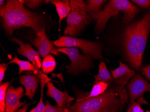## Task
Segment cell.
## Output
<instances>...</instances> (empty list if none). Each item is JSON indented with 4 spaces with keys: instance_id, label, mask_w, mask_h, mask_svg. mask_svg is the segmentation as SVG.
<instances>
[{
    "instance_id": "15",
    "label": "cell",
    "mask_w": 150,
    "mask_h": 112,
    "mask_svg": "<svg viewBox=\"0 0 150 112\" xmlns=\"http://www.w3.org/2000/svg\"><path fill=\"white\" fill-rule=\"evenodd\" d=\"M45 3H50L55 6L56 11L59 17V29L61 27V23L64 18L68 16L71 11L69 1L68 0H52L45 1Z\"/></svg>"
},
{
    "instance_id": "22",
    "label": "cell",
    "mask_w": 150,
    "mask_h": 112,
    "mask_svg": "<svg viewBox=\"0 0 150 112\" xmlns=\"http://www.w3.org/2000/svg\"><path fill=\"white\" fill-rule=\"evenodd\" d=\"M43 91L44 90H41L40 99L37 106L29 112H45L46 106L43 102Z\"/></svg>"
},
{
    "instance_id": "9",
    "label": "cell",
    "mask_w": 150,
    "mask_h": 112,
    "mask_svg": "<svg viewBox=\"0 0 150 112\" xmlns=\"http://www.w3.org/2000/svg\"><path fill=\"white\" fill-rule=\"evenodd\" d=\"M24 96V89L22 87L15 88L10 86L7 90L6 97L5 112H16L25 104L26 101L20 102V99Z\"/></svg>"
},
{
    "instance_id": "28",
    "label": "cell",
    "mask_w": 150,
    "mask_h": 112,
    "mask_svg": "<svg viewBox=\"0 0 150 112\" xmlns=\"http://www.w3.org/2000/svg\"><path fill=\"white\" fill-rule=\"evenodd\" d=\"M8 65V64L5 63H1L0 64V82H1L4 79L5 73L6 71Z\"/></svg>"
},
{
    "instance_id": "10",
    "label": "cell",
    "mask_w": 150,
    "mask_h": 112,
    "mask_svg": "<svg viewBox=\"0 0 150 112\" xmlns=\"http://www.w3.org/2000/svg\"><path fill=\"white\" fill-rule=\"evenodd\" d=\"M36 38L33 40V44L37 48L40 57L44 58L47 55H58L59 52L56 50L57 48L54 46L52 42L47 37L45 33V27L43 28L41 31L36 33Z\"/></svg>"
},
{
    "instance_id": "8",
    "label": "cell",
    "mask_w": 150,
    "mask_h": 112,
    "mask_svg": "<svg viewBox=\"0 0 150 112\" xmlns=\"http://www.w3.org/2000/svg\"><path fill=\"white\" fill-rule=\"evenodd\" d=\"M129 97L131 101L139 99L146 92H150V83L140 75H135L127 86Z\"/></svg>"
},
{
    "instance_id": "4",
    "label": "cell",
    "mask_w": 150,
    "mask_h": 112,
    "mask_svg": "<svg viewBox=\"0 0 150 112\" xmlns=\"http://www.w3.org/2000/svg\"><path fill=\"white\" fill-rule=\"evenodd\" d=\"M140 10L131 1L128 0H111L104 8L92 17L95 21V31L99 33L104 30L109 19L118 16L120 12L123 13L122 21L128 23L131 21Z\"/></svg>"
},
{
    "instance_id": "27",
    "label": "cell",
    "mask_w": 150,
    "mask_h": 112,
    "mask_svg": "<svg viewBox=\"0 0 150 112\" xmlns=\"http://www.w3.org/2000/svg\"><path fill=\"white\" fill-rule=\"evenodd\" d=\"M52 81V80L49 78L48 76L44 73H42L40 76V87L41 90H44L46 84Z\"/></svg>"
},
{
    "instance_id": "18",
    "label": "cell",
    "mask_w": 150,
    "mask_h": 112,
    "mask_svg": "<svg viewBox=\"0 0 150 112\" xmlns=\"http://www.w3.org/2000/svg\"><path fill=\"white\" fill-rule=\"evenodd\" d=\"M107 1L105 0H89L86 2V12L88 15L92 17L101 11L103 4Z\"/></svg>"
},
{
    "instance_id": "11",
    "label": "cell",
    "mask_w": 150,
    "mask_h": 112,
    "mask_svg": "<svg viewBox=\"0 0 150 112\" xmlns=\"http://www.w3.org/2000/svg\"><path fill=\"white\" fill-rule=\"evenodd\" d=\"M10 40L19 44L20 46L18 48V53L28 59L38 71H40L42 60L39 52L34 50L29 44H24L22 40L16 38L12 37Z\"/></svg>"
},
{
    "instance_id": "13",
    "label": "cell",
    "mask_w": 150,
    "mask_h": 112,
    "mask_svg": "<svg viewBox=\"0 0 150 112\" xmlns=\"http://www.w3.org/2000/svg\"><path fill=\"white\" fill-rule=\"evenodd\" d=\"M47 96L53 98L59 107L65 108L71 104L72 101L75 100L74 98L71 97L67 92H62L56 88L51 82H50L47 85Z\"/></svg>"
},
{
    "instance_id": "2",
    "label": "cell",
    "mask_w": 150,
    "mask_h": 112,
    "mask_svg": "<svg viewBox=\"0 0 150 112\" xmlns=\"http://www.w3.org/2000/svg\"><path fill=\"white\" fill-rule=\"evenodd\" d=\"M150 32V11L138 21L128 26L124 32L123 43L126 60L131 67L139 70Z\"/></svg>"
},
{
    "instance_id": "6",
    "label": "cell",
    "mask_w": 150,
    "mask_h": 112,
    "mask_svg": "<svg viewBox=\"0 0 150 112\" xmlns=\"http://www.w3.org/2000/svg\"><path fill=\"white\" fill-rule=\"evenodd\" d=\"M59 48H75L81 49L85 54L91 56L94 59H103V46L99 42L69 36H63L52 42Z\"/></svg>"
},
{
    "instance_id": "3",
    "label": "cell",
    "mask_w": 150,
    "mask_h": 112,
    "mask_svg": "<svg viewBox=\"0 0 150 112\" xmlns=\"http://www.w3.org/2000/svg\"><path fill=\"white\" fill-rule=\"evenodd\" d=\"M0 16L3 29L9 36L20 28L30 27L38 33L45 27L42 18L27 9L23 0L7 1L0 7Z\"/></svg>"
},
{
    "instance_id": "5",
    "label": "cell",
    "mask_w": 150,
    "mask_h": 112,
    "mask_svg": "<svg viewBox=\"0 0 150 112\" xmlns=\"http://www.w3.org/2000/svg\"><path fill=\"white\" fill-rule=\"evenodd\" d=\"M69 2L71 11L67 16V25L64 34L74 37L79 36L92 18L87 13L86 2L84 1L71 0Z\"/></svg>"
},
{
    "instance_id": "25",
    "label": "cell",
    "mask_w": 150,
    "mask_h": 112,
    "mask_svg": "<svg viewBox=\"0 0 150 112\" xmlns=\"http://www.w3.org/2000/svg\"><path fill=\"white\" fill-rule=\"evenodd\" d=\"M46 110L45 112H63L64 108L59 107L58 106H52L48 101L45 103Z\"/></svg>"
},
{
    "instance_id": "16",
    "label": "cell",
    "mask_w": 150,
    "mask_h": 112,
    "mask_svg": "<svg viewBox=\"0 0 150 112\" xmlns=\"http://www.w3.org/2000/svg\"><path fill=\"white\" fill-rule=\"evenodd\" d=\"M94 81L93 84L99 82H105L108 84L113 83L114 80L112 75L109 72L106 67V64L103 61H101L99 65L98 74L96 75H94Z\"/></svg>"
},
{
    "instance_id": "14",
    "label": "cell",
    "mask_w": 150,
    "mask_h": 112,
    "mask_svg": "<svg viewBox=\"0 0 150 112\" xmlns=\"http://www.w3.org/2000/svg\"><path fill=\"white\" fill-rule=\"evenodd\" d=\"M119 66L114 70H110L115 85L125 86L129 80L135 75V72L125 64L120 61Z\"/></svg>"
},
{
    "instance_id": "17",
    "label": "cell",
    "mask_w": 150,
    "mask_h": 112,
    "mask_svg": "<svg viewBox=\"0 0 150 112\" xmlns=\"http://www.w3.org/2000/svg\"><path fill=\"white\" fill-rule=\"evenodd\" d=\"M16 64L19 66V69L18 74H21L23 71H33L36 74H40L42 73V71H38L36 69L35 66L31 63V62L21 60L18 58L16 56H15V58L8 62L9 64Z\"/></svg>"
},
{
    "instance_id": "29",
    "label": "cell",
    "mask_w": 150,
    "mask_h": 112,
    "mask_svg": "<svg viewBox=\"0 0 150 112\" xmlns=\"http://www.w3.org/2000/svg\"><path fill=\"white\" fill-rule=\"evenodd\" d=\"M142 72L145 76L150 80V65L145 66L142 69Z\"/></svg>"
},
{
    "instance_id": "7",
    "label": "cell",
    "mask_w": 150,
    "mask_h": 112,
    "mask_svg": "<svg viewBox=\"0 0 150 112\" xmlns=\"http://www.w3.org/2000/svg\"><path fill=\"white\" fill-rule=\"evenodd\" d=\"M56 50L59 53L65 54L69 58V65L65 66L67 71L72 75H78L93 67V58L91 56L80 54L79 49L59 48H57Z\"/></svg>"
},
{
    "instance_id": "21",
    "label": "cell",
    "mask_w": 150,
    "mask_h": 112,
    "mask_svg": "<svg viewBox=\"0 0 150 112\" xmlns=\"http://www.w3.org/2000/svg\"><path fill=\"white\" fill-rule=\"evenodd\" d=\"M1 83L0 85V112H5L6 108V97L7 90L12 81Z\"/></svg>"
},
{
    "instance_id": "23",
    "label": "cell",
    "mask_w": 150,
    "mask_h": 112,
    "mask_svg": "<svg viewBox=\"0 0 150 112\" xmlns=\"http://www.w3.org/2000/svg\"><path fill=\"white\" fill-rule=\"evenodd\" d=\"M43 1L42 0H25L24 4L32 9H36L42 6Z\"/></svg>"
},
{
    "instance_id": "12",
    "label": "cell",
    "mask_w": 150,
    "mask_h": 112,
    "mask_svg": "<svg viewBox=\"0 0 150 112\" xmlns=\"http://www.w3.org/2000/svg\"><path fill=\"white\" fill-rule=\"evenodd\" d=\"M42 73L36 74L33 71H27L26 74L21 75L19 78V82L25 87V95L31 100L35 95L36 90L40 82V76Z\"/></svg>"
},
{
    "instance_id": "31",
    "label": "cell",
    "mask_w": 150,
    "mask_h": 112,
    "mask_svg": "<svg viewBox=\"0 0 150 112\" xmlns=\"http://www.w3.org/2000/svg\"><path fill=\"white\" fill-rule=\"evenodd\" d=\"M63 112H72L71 111L69 110V108H67V107L65 108H64V111Z\"/></svg>"
},
{
    "instance_id": "1",
    "label": "cell",
    "mask_w": 150,
    "mask_h": 112,
    "mask_svg": "<svg viewBox=\"0 0 150 112\" xmlns=\"http://www.w3.org/2000/svg\"><path fill=\"white\" fill-rule=\"evenodd\" d=\"M124 86L110 84L104 93L88 98L82 94L73 104L67 107L72 112H121L129 102Z\"/></svg>"
},
{
    "instance_id": "24",
    "label": "cell",
    "mask_w": 150,
    "mask_h": 112,
    "mask_svg": "<svg viewBox=\"0 0 150 112\" xmlns=\"http://www.w3.org/2000/svg\"><path fill=\"white\" fill-rule=\"evenodd\" d=\"M127 111V112H144L141 107L139 104L133 101H131Z\"/></svg>"
},
{
    "instance_id": "20",
    "label": "cell",
    "mask_w": 150,
    "mask_h": 112,
    "mask_svg": "<svg viewBox=\"0 0 150 112\" xmlns=\"http://www.w3.org/2000/svg\"><path fill=\"white\" fill-rule=\"evenodd\" d=\"M110 85L102 82H97L93 85L91 91L90 92L86 93L85 95L88 98L97 97L104 93L108 88Z\"/></svg>"
},
{
    "instance_id": "26",
    "label": "cell",
    "mask_w": 150,
    "mask_h": 112,
    "mask_svg": "<svg viewBox=\"0 0 150 112\" xmlns=\"http://www.w3.org/2000/svg\"><path fill=\"white\" fill-rule=\"evenodd\" d=\"M131 1L144 9H147L150 6V0H133Z\"/></svg>"
},
{
    "instance_id": "32",
    "label": "cell",
    "mask_w": 150,
    "mask_h": 112,
    "mask_svg": "<svg viewBox=\"0 0 150 112\" xmlns=\"http://www.w3.org/2000/svg\"><path fill=\"white\" fill-rule=\"evenodd\" d=\"M4 5V0H1L0 1V7Z\"/></svg>"
},
{
    "instance_id": "30",
    "label": "cell",
    "mask_w": 150,
    "mask_h": 112,
    "mask_svg": "<svg viewBox=\"0 0 150 112\" xmlns=\"http://www.w3.org/2000/svg\"><path fill=\"white\" fill-rule=\"evenodd\" d=\"M29 105H30L29 104H25V106L22 108L18 109L16 112H27V110L28 109Z\"/></svg>"
},
{
    "instance_id": "19",
    "label": "cell",
    "mask_w": 150,
    "mask_h": 112,
    "mask_svg": "<svg viewBox=\"0 0 150 112\" xmlns=\"http://www.w3.org/2000/svg\"><path fill=\"white\" fill-rule=\"evenodd\" d=\"M56 61L55 58L51 54H49L43 58L42 63V69L43 73L50 74L55 70Z\"/></svg>"
}]
</instances>
